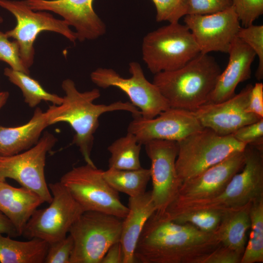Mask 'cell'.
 Masks as SVG:
<instances>
[{"label": "cell", "mask_w": 263, "mask_h": 263, "mask_svg": "<svg viewBox=\"0 0 263 263\" xmlns=\"http://www.w3.org/2000/svg\"><path fill=\"white\" fill-rule=\"evenodd\" d=\"M73 247V240L70 234L49 244L44 263H70Z\"/></svg>", "instance_id": "35"}, {"label": "cell", "mask_w": 263, "mask_h": 263, "mask_svg": "<svg viewBox=\"0 0 263 263\" xmlns=\"http://www.w3.org/2000/svg\"><path fill=\"white\" fill-rule=\"evenodd\" d=\"M45 203L36 192L26 188H17L6 181H0V211L15 227L19 236L34 212Z\"/></svg>", "instance_id": "21"}, {"label": "cell", "mask_w": 263, "mask_h": 263, "mask_svg": "<svg viewBox=\"0 0 263 263\" xmlns=\"http://www.w3.org/2000/svg\"><path fill=\"white\" fill-rule=\"evenodd\" d=\"M3 21V18L2 17L0 16V23L2 22Z\"/></svg>", "instance_id": "42"}, {"label": "cell", "mask_w": 263, "mask_h": 263, "mask_svg": "<svg viewBox=\"0 0 263 263\" xmlns=\"http://www.w3.org/2000/svg\"><path fill=\"white\" fill-rule=\"evenodd\" d=\"M48 246L47 242L40 239L19 241L0 233V263H43Z\"/></svg>", "instance_id": "24"}, {"label": "cell", "mask_w": 263, "mask_h": 263, "mask_svg": "<svg viewBox=\"0 0 263 263\" xmlns=\"http://www.w3.org/2000/svg\"><path fill=\"white\" fill-rule=\"evenodd\" d=\"M248 111L259 117L263 118V84L257 82L252 88L248 105Z\"/></svg>", "instance_id": "38"}, {"label": "cell", "mask_w": 263, "mask_h": 263, "mask_svg": "<svg viewBox=\"0 0 263 263\" xmlns=\"http://www.w3.org/2000/svg\"><path fill=\"white\" fill-rule=\"evenodd\" d=\"M244 164V150L232 154L197 176L183 182L174 200H202L217 196L232 177L241 170Z\"/></svg>", "instance_id": "18"}, {"label": "cell", "mask_w": 263, "mask_h": 263, "mask_svg": "<svg viewBox=\"0 0 263 263\" xmlns=\"http://www.w3.org/2000/svg\"><path fill=\"white\" fill-rule=\"evenodd\" d=\"M240 23L243 27L253 24L263 13V0H232Z\"/></svg>", "instance_id": "33"}, {"label": "cell", "mask_w": 263, "mask_h": 263, "mask_svg": "<svg viewBox=\"0 0 263 263\" xmlns=\"http://www.w3.org/2000/svg\"><path fill=\"white\" fill-rule=\"evenodd\" d=\"M107 183L118 192L124 193L129 197H136L144 193L150 179V169L140 168L135 169H119L109 168L103 171Z\"/></svg>", "instance_id": "25"}, {"label": "cell", "mask_w": 263, "mask_h": 263, "mask_svg": "<svg viewBox=\"0 0 263 263\" xmlns=\"http://www.w3.org/2000/svg\"><path fill=\"white\" fill-rule=\"evenodd\" d=\"M242 255L222 244L199 258L196 263H240Z\"/></svg>", "instance_id": "37"}, {"label": "cell", "mask_w": 263, "mask_h": 263, "mask_svg": "<svg viewBox=\"0 0 263 263\" xmlns=\"http://www.w3.org/2000/svg\"><path fill=\"white\" fill-rule=\"evenodd\" d=\"M100 263H123V252L120 241L109 248Z\"/></svg>", "instance_id": "39"}, {"label": "cell", "mask_w": 263, "mask_h": 263, "mask_svg": "<svg viewBox=\"0 0 263 263\" xmlns=\"http://www.w3.org/2000/svg\"><path fill=\"white\" fill-rule=\"evenodd\" d=\"M61 86L65 94L61 103L53 104L45 112L48 123L49 126L59 122L69 124L75 132L73 143L78 148L86 163L94 166L91 156L99 117L106 113L125 111L135 117L141 116L140 112L130 102L95 104L94 101L100 96L99 90L79 92L70 79L64 80Z\"/></svg>", "instance_id": "2"}, {"label": "cell", "mask_w": 263, "mask_h": 263, "mask_svg": "<svg viewBox=\"0 0 263 263\" xmlns=\"http://www.w3.org/2000/svg\"><path fill=\"white\" fill-rule=\"evenodd\" d=\"M48 187L52 195L51 202L47 207L34 212L22 235L50 244L66 237L85 211L60 181L50 183Z\"/></svg>", "instance_id": "9"}, {"label": "cell", "mask_w": 263, "mask_h": 263, "mask_svg": "<svg viewBox=\"0 0 263 263\" xmlns=\"http://www.w3.org/2000/svg\"><path fill=\"white\" fill-rule=\"evenodd\" d=\"M144 145L151 163V191L156 212L163 214L176 198L182 184L175 167L178 150L177 142L154 140Z\"/></svg>", "instance_id": "13"}, {"label": "cell", "mask_w": 263, "mask_h": 263, "mask_svg": "<svg viewBox=\"0 0 263 263\" xmlns=\"http://www.w3.org/2000/svg\"><path fill=\"white\" fill-rule=\"evenodd\" d=\"M249 239L240 263H263V198L253 202L250 208Z\"/></svg>", "instance_id": "28"}, {"label": "cell", "mask_w": 263, "mask_h": 263, "mask_svg": "<svg viewBox=\"0 0 263 263\" xmlns=\"http://www.w3.org/2000/svg\"><path fill=\"white\" fill-rule=\"evenodd\" d=\"M164 213L174 223L179 224L189 223L202 231L212 233L215 231L220 222L223 210L199 209L171 214Z\"/></svg>", "instance_id": "29"}, {"label": "cell", "mask_w": 263, "mask_h": 263, "mask_svg": "<svg viewBox=\"0 0 263 263\" xmlns=\"http://www.w3.org/2000/svg\"><path fill=\"white\" fill-rule=\"evenodd\" d=\"M0 233L2 234H5L12 237L19 236L11 222L1 211H0Z\"/></svg>", "instance_id": "40"}, {"label": "cell", "mask_w": 263, "mask_h": 263, "mask_svg": "<svg viewBox=\"0 0 263 263\" xmlns=\"http://www.w3.org/2000/svg\"><path fill=\"white\" fill-rule=\"evenodd\" d=\"M188 15H207L224 11L232 6V0H187Z\"/></svg>", "instance_id": "36"}, {"label": "cell", "mask_w": 263, "mask_h": 263, "mask_svg": "<svg viewBox=\"0 0 263 263\" xmlns=\"http://www.w3.org/2000/svg\"><path fill=\"white\" fill-rule=\"evenodd\" d=\"M177 142L178 150L175 167L181 183L232 154L244 150L246 146L232 135H220L207 128Z\"/></svg>", "instance_id": "5"}, {"label": "cell", "mask_w": 263, "mask_h": 263, "mask_svg": "<svg viewBox=\"0 0 263 263\" xmlns=\"http://www.w3.org/2000/svg\"><path fill=\"white\" fill-rule=\"evenodd\" d=\"M227 54V65L221 73L207 103H219L230 98L235 94L238 85L250 77L251 65L256 56L254 52L236 37Z\"/></svg>", "instance_id": "19"}, {"label": "cell", "mask_w": 263, "mask_h": 263, "mask_svg": "<svg viewBox=\"0 0 263 263\" xmlns=\"http://www.w3.org/2000/svg\"><path fill=\"white\" fill-rule=\"evenodd\" d=\"M252 87V84H248L239 93L226 100L207 103L192 112L203 127L220 135H231L241 127L262 119L248 111Z\"/></svg>", "instance_id": "16"}, {"label": "cell", "mask_w": 263, "mask_h": 263, "mask_svg": "<svg viewBox=\"0 0 263 263\" xmlns=\"http://www.w3.org/2000/svg\"><path fill=\"white\" fill-rule=\"evenodd\" d=\"M231 135L237 141L263 151V118L241 127Z\"/></svg>", "instance_id": "34"}, {"label": "cell", "mask_w": 263, "mask_h": 263, "mask_svg": "<svg viewBox=\"0 0 263 263\" xmlns=\"http://www.w3.org/2000/svg\"><path fill=\"white\" fill-rule=\"evenodd\" d=\"M251 204L238 208L223 210L220 222L214 232L221 244L241 255L244 252L246 233L250 227Z\"/></svg>", "instance_id": "23"}, {"label": "cell", "mask_w": 263, "mask_h": 263, "mask_svg": "<svg viewBox=\"0 0 263 263\" xmlns=\"http://www.w3.org/2000/svg\"><path fill=\"white\" fill-rule=\"evenodd\" d=\"M200 53L190 31L179 22L149 32L142 41L143 60L154 75L179 69Z\"/></svg>", "instance_id": "6"}, {"label": "cell", "mask_w": 263, "mask_h": 263, "mask_svg": "<svg viewBox=\"0 0 263 263\" xmlns=\"http://www.w3.org/2000/svg\"><path fill=\"white\" fill-rule=\"evenodd\" d=\"M103 171L95 165L86 163L73 168L59 181L85 211L102 212L123 219L128 207L121 201L118 192L105 180Z\"/></svg>", "instance_id": "8"}, {"label": "cell", "mask_w": 263, "mask_h": 263, "mask_svg": "<svg viewBox=\"0 0 263 263\" xmlns=\"http://www.w3.org/2000/svg\"><path fill=\"white\" fill-rule=\"evenodd\" d=\"M0 7L10 12L16 19L14 28L5 33L8 38L16 40L19 46L21 58L29 69L34 60V42L43 31L59 34L75 43L76 37L63 19L55 18L44 11H34L25 0H0Z\"/></svg>", "instance_id": "10"}, {"label": "cell", "mask_w": 263, "mask_h": 263, "mask_svg": "<svg viewBox=\"0 0 263 263\" xmlns=\"http://www.w3.org/2000/svg\"><path fill=\"white\" fill-rule=\"evenodd\" d=\"M221 72L213 56L200 53L179 69L155 74L152 83L170 107L193 111L207 103Z\"/></svg>", "instance_id": "3"}, {"label": "cell", "mask_w": 263, "mask_h": 263, "mask_svg": "<svg viewBox=\"0 0 263 263\" xmlns=\"http://www.w3.org/2000/svg\"><path fill=\"white\" fill-rule=\"evenodd\" d=\"M184 22L202 54L227 53L241 27L234 7L211 14L187 15Z\"/></svg>", "instance_id": "15"}, {"label": "cell", "mask_w": 263, "mask_h": 263, "mask_svg": "<svg viewBox=\"0 0 263 263\" xmlns=\"http://www.w3.org/2000/svg\"><path fill=\"white\" fill-rule=\"evenodd\" d=\"M0 61L10 66L12 69L30 74L29 69L23 63L18 42L10 41L5 33L0 31Z\"/></svg>", "instance_id": "32"}, {"label": "cell", "mask_w": 263, "mask_h": 263, "mask_svg": "<svg viewBox=\"0 0 263 263\" xmlns=\"http://www.w3.org/2000/svg\"><path fill=\"white\" fill-rule=\"evenodd\" d=\"M9 94L7 91H0V110L5 104L9 97Z\"/></svg>", "instance_id": "41"}, {"label": "cell", "mask_w": 263, "mask_h": 263, "mask_svg": "<svg viewBox=\"0 0 263 263\" xmlns=\"http://www.w3.org/2000/svg\"><path fill=\"white\" fill-rule=\"evenodd\" d=\"M237 37L246 44L255 53L259 64L255 73L258 80L263 78V25L251 24L241 27Z\"/></svg>", "instance_id": "30"}, {"label": "cell", "mask_w": 263, "mask_h": 263, "mask_svg": "<svg viewBox=\"0 0 263 263\" xmlns=\"http://www.w3.org/2000/svg\"><path fill=\"white\" fill-rule=\"evenodd\" d=\"M129 70L131 76L124 78L113 69L98 68L91 73L90 78L101 88L114 87L121 90L144 118H153L170 108L158 88L147 79L139 63L130 62Z\"/></svg>", "instance_id": "11"}, {"label": "cell", "mask_w": 263, "mask_h": 263, "mask_svg": "<svg viewBox=\"0 0 263 263\" xmlns=\"http://www.w3.org/2000/svg\"><path fill=\"white\" fill-rule=\"evenodd\" d=\"M156 9L157 22H179L188 15L187 0H152Z\"/></svg>", "instance_id": "31"}, {"label": "cell", "mask_w": 263, "mask_h": 263, "mask_svg": "<svg viewBox=\"0 0 263 263\" xmlns=\"http://www.w3.org/2000/svg\"><path fill=\"white\" fill-rule=\"evenodd\" d=\"M34 11H49L61 17L75 30L79 41L94 40L104 35L106 26L94 12V0H25Z\"/></svg>", "instance_id": "17"}, {"label": "cell", "mask_w": 263, "mask_h": 263, "mask_svg": "<svg viewBox=\"0 0 263 263\" xmlns=\"http://www.w3.org/2000/svg\"><path fill=\"white\" fill-rule=\"evenodd\" d=\"M122 221L110 214L84 211L68 233L74 242L70 263H100L109 248L120 241Z\"/></svg>", "instance_id": "7"}, {"label": "cell", "mask_w": 263, "mask_h": 263, "mask_svg": "<svg viewBox=\"0 0 263 263\" xmlns=\"http://www.w3.org/2000/svg\"><path fill=\"white\" fill-rule=\"evenodd\" d=\"M45 112L39 108L23 125L6 127L0 125V156H10L25 151L36 145L42 132L49 126Z\"/></svg>", "instance_id": "22"}, {"label": "cell", "mask_w": 263, "mask_h": 263, "mask_svg": "<svg viewBox=\"0 0 263 263\" xmlns=\"http://www.w3.org/2000/svg\"><path fill=\"white\" fill-rule=\"evenodd\" d=\"M203 128L192 111L170 107L153 118L133 117L127 132L144 145L154 140L178 142Z\"/></svg>", "instance_id": "14"}, {"label": "cell", "mask_w": 263, "mask_h": 263, "mask_svg": "<svg viewBox=\"0 0 263 263\" xmlns=\"http://www.w3.org/2000/svg\"><path fill=\"white\" fill-rule=\"evenodd\" d=\"M56 141L53 134L46 132L31 148L14 155L0 156V181L13 179L49 204L52 195L46 181L45 166L47 154Z\"/></svg>", "instance_id": "12"}, {"label": "cell", "mask_w": 263, "mask_h": 263, "mask_svg": "<svg viewBox=\"0 0 263 263\" xmlns=\"http://www.w3.org/2000/svg\"><path fill=\"white\" fill-rule=\"evenodd\" d=\"M142 144L132 133L126 135L113 142L108 150L111 154L109 168L119 169H135L141 168L140 154Z\"/></svg>", "instance_id": "26"}, {"label": "cell", "mask_w": 263, "mask_h": 263, "mask_svg": "<svg viewBox=\"0 0 263 263\" xmlns=\"http://www.w3.org/2000/svg\"><path fill=\"white\" fill-rule=\"evenodd\" d=\"M221 244L214 232L202 231L189 223H174L165 213L155 211L141 233L134 258L140 263H196Z\"/></svg>", "instance_id": "1"}, {"label": "cell", "mask_w": 263, "mask_h": 263, "mask_svg": "<svg viewBox=\"0 0 263 263\" xmlns=\"http://www.w3.org/2000/svg\"><path fill=\"white\" fill-rule=\"evenodd\" d=\"M244 154L243 169L232 177L219 195L202 200H174L167 209V213L199 209H235L263 198V151L248 145Z\"/></svg>", "instance_id": "4"}, {"label": "cell", "mask_w": 263, "mask_h": 263, "mask_svg": "<svg viewBox=\"0 0 263 263\" xmlns=\"http://www.w3.org/2000/svg\"><path fill=\"white\" fill-rule=\"evenodd\" d=\"M4 75L11 83L20 89L25 102L31 108L36 107L42 101L57 105L62 101V97L46 91L38 80L29 74L5 68Z\"/></svg>", "instance_id": "27"}, {"label": "cell", "mask_w": 263, "mask_h": 263, "mask_svg": "<svg viewBox=\"0 0 263 263\" xmlns=\"http://www.w3.org/2000/svg\"><path fill=\"white\" fill-rule=\"evenodd\" d=\"M128 211L123 219L120 243L123 252V263H135L134 251L137 241L149 218L156 209L151 191L129 197Z\"/></svg>", "instance_id": "20"}]
</instances>
